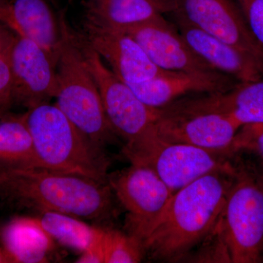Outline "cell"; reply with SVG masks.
I'll list each match as a JSON object with an SVG mask.
<instances>
[{"mask_svg": "<svg viewBox=\"0 0 263 263\" xmlns=\"http://www.w3.org/2000/svg\"><path fill=\"white\" fill-rule=\"evenodd\" d=\"M108 183L41 167L0 171V197L10 205L100 221L114 214Z\"/></svg>", "mask_w": 263, "mask_h": 263, "instance_id": "cell-1", "label": "cell"}, {"mask_svg": "<svg viewBox=\"0 0 263 263\" xmlns=\"http://www.w3.org/2000/svg\"><path fill=\"white\" fill-rule=\"evenodd\" d=\"M233 176L212 173L175 192L142 243L143 249L157 258L174 259L213 233L222 214Z\"/></svg>", "mask_w": 263, "mask_h": 263, "instance_id": "cell-2", "label": "cell"}, {"mask_svg": "<svg viewBox=\"0 0 263 263\" xmlns=\"http://www.w3.org/2000/svg\"><path fill=\"white\" fill-rule=\"evenodd\" d=\"M38 166L108 183L109 161L55 104H41L24 113Z\"/></svg>", "mask_w": 263, "mask_h": 263, "instance_id": "cell-3", "label": "cell"}, {"mask_svg": "<svg viewBox=\"0 0 263 263\" xmlns=\"http://www.w3.org/2000/svg\"><path fill=\"white\" fill-rule=\"evenodd\" d=\"M54 98L62 113L99 148L104 149L116 136L76 32L69 26L57 60Z\"/></svg>", "mask_w": 263, "mask_h": 263, "instance_id": "cell-4", "label": "cell"}, {"mask_svg": "<svg viewBox=\"0 0 263 263\" xmlns=\"http://www.w3.org/2000/svg\"><path fill=\"white\" fill-rule=\"evenodd\" d=\"M226 204L215 230L224 259L263 262V175L245 164L235 165Z\"/></svg>", "mask_w": 263, "mask_h": 263, "instance_id": "cell-5", "label": "cell"}, {"mask_svg": "<svg viewBox=\"0 0 263 263\" xmlns=\"http://www.w3.org/2000/svg\"><path fill=\"white\" fill-rule=\"evenodd\" d=\"M123 152L130 162L153 170L174 192L205 175H233L236 169L224 154L166 141L157 134L154 125L135 141L126 143Z\"/></svg>", "mask_w": 263, "mask_h": 263, "instance_id": "cell-6", "label": "cell"}, {"mask_svg": "<svg viewBox=\"0 0 263 263\" xmlns=\"http://www.w3.org/2000/svg\"><path fill=\"white\" fill-rule=\"evenodd\" d=\"M241 125L230 115L197 108L183 98L160 109L155 127L167 141L185 143L228 156Z\"/></svg>", "mask_w": 263, "mask_h": 263, "instance_id": "cell-7", "label": "cell"}, {"mask_svg": "<svg viewBox=\"0 0 263 263\" xmlns=\"http://www.w3.org/2000/svg\"><path fill=\"white\" fill-rule=\"evenodd\" d=\"M91 75L98 85L105 115L117 136L129 143L155 124L160 109L142 102L125 82L105 65L101 57L76 33Z\"/></svg>", "mask_w": 263, "mask_h": 263, "instance_id": "cell-8", "label": "cell"}, {"mask_svg": "<svg viewBox=\"0 0 263 263\" xmlns=\"http://www.w3.org/2000/svg\"><path fill=\"white\" fill-rule=\"evenodd\" d=\"M130 163L122 172L109 176L108 184L127 213L129 234L143 243L175 192L148 166Z\"/></svg>", "mask_w": 263, "mask_h": 263, "instance_id": "cell-9", "label": "cell"}, {"mask_svg": "<svg viewBox=\"0 0 263 263\" xmlns=\"http://www.w3.org/2000/svg\"><path fill=\"white\" fill-rule=\"evenodd\" d=\"M8 60L14 104L29 109L54 98L57 59L50 52L31 40L15 35Z\"/></svg>", "mask_w": 263, "mask_h": 263, "instance_id": "cell-10", "label": "cell"}, {"mask_svg": "<svg viewBox=\"0 0 263 263\" xmlns=\"http://www.w3.org/2000/svg\"><path fill=\"white\" fill-rule=\"evenodd\" d=\"M176 3L172 14L263 63V45L254 37L236 0H176Z\"/></svg>", "mask_w": 263, "mask_h": 263, "instance_id": "cell-11", "label": "cell"}, {"mask_svg": "<svg viewBox=\"0 0 263 263\" xmlns=\"http://www.w3.org/2000/svg\"><path fill=\"white\" fill-rule=\"evenodd\" d=\"M78 34L126 84H140L164 72L151 61L134 38L122 30L84 18Z\"/></svg>", "mask_w": 263, "mask_h": 263, "instance_id": "cell-12", "label": "cell"}, {"mask_svg": "<svg viewBox=\"0 0 263 263\" xmlns=\"http://www.w3.org/2000/svg\"><path fill=\"white\" fill-rule=\"evenodd\" d=\"M138 43L157 67L164 71H216L193 51L174 23L164 16L123 29Z\"/></svg>", "mask_w": 263, "mask_h": 263, "instance_id": "cell-13", "label": "cell"}, {"mask_svg": "<svg viewBox=\"0 0 263 263\" xmlns=\"http://www.w3.org/2000/svg\"><path fill=\"white\" fill-rule=\"evenodd\" d=\"M0 24L41 45L57 60L69 26L50 0H0Z\"/></svg>", "mask_w": 263, "mask_h": 263, "instance_id": "cell-14", "label": "cell"}, {"mask_svg": "<svg viewBox=\"0 0 263 263\" xmlns=\"http://www.w3.org/2000/svg\"><path fill=\"white\" fill-rule=\"evenodd\" d=\"M240 84L218 71L184 72L164 71L153 79L127 84L138 98L151 108L160 109L191 95L226 92Z\"/></svg>", "mask_w": 263, "mask_h": 263, "instance_id": "cell-15", "label": "cell"}, {"mask_svg": "<svg viewBox=\"0 0 263 263\" xmlns=\"http://www.w3.org/2000/svg\"><path fill=\"white\" fill-rule=\"evenodd\" d=\"M171 15L190 47L214 70L240 83L262 79L263 63L256 57L197 28L178 15Z\"/></svg>", "mask_w": 263, "mask_h": 263, "instance_id": "cell-16", "label": "cell"}, {"mask_svg": "<svg viewBox=\"0 0 263 263\" xmlns=\"http://www.w3.org/2000/svg\"><path fill=\"white\" fill-rule=\"evenodd\" d=\"M85 19L119 30L172 14L176 0H84Z\"/></svg>", "mask_w": 263, "mask_h": 263, "instance_id": "cell-17", "label": "cell"}, {"mask_svg": "<svg viewBox=\"0 0 263 263\" xmlns=\"http://www.w3.org/2000/svg\"><path fill=\"white\" fill-rule=\"evenodd\" d=\"M0 240L15 263L48 262L56 243L37 217L29 216L8 221L0 231Z\"/></svg>", "mask_w": 263, "mask_h": 263, "instance_id": "cell-18", "label": "cell"}, {"mask_svg": "<svg viewBox=\"0 0 263 263\" xmlns=\"http://www.w3.org/2000/svg\"><path fill=\"white\" fill-rule=\"evenodd\" d=\"M186 98L197 108L230 115L241 126L263 122V78L240 83L226 92Z\"/></svg>", "mask_w": 263, "mask_h": 263, "instance_id": "cell-19", "label": "cell"}, {"mask_svg": "<svg viewBox=\"0 0 263 263\" xmlns=\"http://www.w3.org/2000/svg\"><path fill=\"white\" fill-rule=\"evenodd\" d=\"M39 167L24 114H0V171Z\"/></svg>", "mask_w": 263, "mask_h": 263, "instance_id": "cell-20", "label": "cell"}, {"mask_svg": "<svg viewBox=\"0 0 263 263\" xmlns=\"http://www.w3.org/2000/svg\"><path fill=\"white\" fill-rule=\"evenodd\" d=\"M37 219L55 241L81 253L101 236L104 229V227L91 226L79 218L60 213H41Z\"/></svg>", "mask_w": 263, "mask_h": 263, "instance_id": "cell-21", "label": "cell"}, {"mask_svg": "<svg viewBox=\"0 0 263 263\" xmlns=\"http://www.w3.org/2000/svg\"><path fill=\"white\" fill-rule=\"evenodd\" d=\"M105 263H136L143 257V245L136 237L105 227Z\"/></svg>", "mask_w": 263, "mask_h": 263, "instance_id": "cell-22", "label": "cell"}, {"mask_svg": "<svg viewBox=\"0 0 263 263\" xmlns=\"http://www.w3.org/2000/svg\"><path fill=\"white\" fill-rule=\"evenodd\" d=\"M240 152H247L263 159V122L250 123L242 125L237 132L228 155Z\"/></svg>", "mask_w": 263, "mask_h": 263, "instance_id": "cell-23", "label": "cell"}, {"mask_svg": "<svg viewBox=\"0 0 263 263\" xmlns=\"http://www.w3.org/2000/svg\"><path fill=\"white\" fill-rule=\"evenodd\" d=\"M254 37L263 45V0H236Z\"/></svg>", "mask_w": 263, "mask_h": 263, "instance_id": "cell-24", "label": "cell"}, {"mask_svg": "<svg viewBox=\"0 0 263 263\" xmlns=\"http://www.w3.org/2000/svg\"><path fill=\"white\" fill-rule=\"evenodd\" d=\"M13 100V82L8 57L0 58V114L9 111Z\"/></svg>", "mask_w": 263, "mask_h": 263, "instance_id": "cell-25", "label": "cell"}, {"mask_svg": "<svg viewBox=\"0 0 263 263\" xmlns=\"http://www.w3.org/2000/svg\"><path fill=\"white\" fill-rule=\"evenodd\" d=\"M105 227H104L103 232L101 236L89 248L86 249L81 253L80 257L77 259L78 263H105Z\"/></svg>", "mask_w": 263, "mask_h": 263, "instance_id": "cell-26", "label": "cell"}, {"mask_svg": "<svg viewBox=\"0 0 263 263\" xmlns=\"http://www.w3.org/2000/svg\"><path fill=\"white\" fill-rule=\"evenodd\" d=\"M15 38L14 33L0 24V58L8 57Z\"/></svg>", "mask_w": 263, "mask_h": 263, "instance_id": "cell-27", "label": "cell"}, {"mask_svg": "<svg viewBox=\"0 0 263 263\" xmlns=\"http://www.w3.org/2000/svg\"><path fill=\"white\" fill-rule=\"evenodd\" d=\"M0 263H15L13 257L3 247H0Z\"/></svg>", "mask_w": 263, "mask_h": 263, "instance_id": "cell-28", "label": "cell"}, {"mask_svg": "<svg viewBox=\"0 0 263 263\" xmlns=\"http://www.w3.org/2000/svg\"><path fill=\"white\" fill-rule=\"evenodd\" d=\"M262 171V174L263 175V164H262V171Z\"/></svg>", "mask_w": 263, "mask_h": 263, "instance_id": "cell-29", "label": "cell"}]
</instances>
